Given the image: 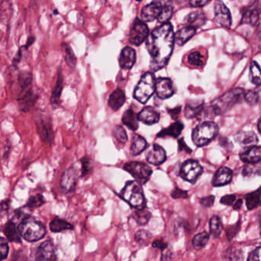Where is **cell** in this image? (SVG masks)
<instances>
[{
  "label": "cell",
  "mask_w": 261,
  "mask_h": 261,
  "mask_svg": "<svg viewBox=\"0 0 261 261\" xmlns=\"http://www.w3.org/2000/svg\"><path fill=\"white\" fill-rule=\"evenodd\" d=\"M244 99L248 104L255 106L258 103L259 95L255 91H249L244 95Z\"/></svg>",
  "instance_id": "45"
},
{
  "label": "cell",
  "mask_w": 261,
  "mask_h": 261,
  "mask_svg": "<svg viewBox=\"0 0 261 261\" xmlns=\"http://www.w3.org/2000/svg\"><path fill=\"white\" fill-rule=\"evenodd\" d=\"M261 12L258 10V8L253 6L248 7L243 11L242 19L241 23L248 24V25H255L259 20Z\"/></svg>",
  "instance_id": "23"
},
{
  "label": "cell",
  "mask_w": 261,
  "mask_h": 261,
  "mask_svg": "<svg viewBox=\"0 0 261 261\" xmlns=\"http://www.w3.org/2000/svg\"><path fill=\"white\" fill-rule=\"evenodd\" d=\"M258 35H259L260 38L261 39V23L258 26Z\"/></svg>",
  "instance_id": "62"
},
{
  "label": "cell",
  "mask_w": 261,
  "mask_h": 261,
  "mask_svg": "<svg viewBox=\"0 0 261 261\" xmlns=\"http://www.w3.org/2000/svg\"><path fill=\"white\" fill-rule=\"evenodd\" d=\"M234 140L245 148L256 146L258 143V136L253 131L239 132L234 135Z\"/></svg>",
  "instance_id": "19"
},
{
  "label": "cell",
  "mask_w": 261,
  "mask_h": 261,
  "mask_svg": "<svg viewBox=\"0 0 261 261\" xmlns=\"http://www.w3.org/2000/svg\"><path fill=\"white\" fill-rule=\"evenodd\" d=\"M137 1H139V2H140V1H142V0H137Z\"/></svg>",
  "instance_id": "63"
},
{
  "label": "cell",
  "mask_w": 261,
  "mask_h": 261,
  "mask_svg": "<svg viewBox=\"0 0 261 261\" xmlns=\"http://www.w3.org/2000/svg\"><path fill=\"white\" fill-rule=\"evenodd\" d=\"M120 196L134 209H143L146 208L147 202L143 188L141 184L137 181L126 182L124 188L120 192Z\"/></svg>",
  "instance_id": "2"
},
{
  "label": "cell",
  "mask_w": 261,
  "mask_h": 261,
  "mask_svg": "<svg viewBox=\"0 0 261 261\" xmlns=\"http://www.w3.org/2000/svg\"><path fill=\"white\" fill-rule=\"evenodd\" d=\"M3 232L10 242L21 243V234L13 221H8L3 227Z\"/></svg>",
  "instance_id": "29"
},
{
  "label": "cell",
  "mask_w": 261,
  "mask_h": 261,
  "mask_svg": "<svg viewBox=\"0 0 261 261\" xmlns=\"http://www.w3.org/2000/svg\"><path fill=\"white\" fill-rule=\"evenodd\" d=\"M166 159V154L162 147L158 144H154L147 154V160L149 163L154 165H159Z\"/></svg>",
  "instance_id": "15"
},
{
  "label": "cell",
  "mask_w": 261,
  "mask_h": 261,
  "mask_svg": "<svg viewBox=\"0 0 261 261\" xmlns=\"http://www.w3.org/2000/svg\"><path fill=\"white\" fill-rule=\"evenodd\" d=\"M151 237V234L148 231L144 230H140L135 234V239L137 241H143L144 240L148 239Z\"/></svg>",
  "instance_id": "51"
},
{
  "label": "cell",
  "mask_w": 261,
  "mask_h": 261,
  "mask_svg": "<svg viewBox=\"0 0 261 261\" xmlns=\"http://www.w3.org/2000/svg\"><path fill=\"white\" fill-rule=\"evenodd\" d=\"M61 48H62L63 54H64V57L67 65L71 68H74L77 64V58H76L75 54L72 49L70 47L69 45L66 44V43H63Z\"/></svg>",
  "instance_id": "36"
},
{
  "label": "cell",
  "mask_w": 261,
  "mask_h": 261,
  "mask_svg": "<svg viewBox=\"0 0 261 261\" xmlns=\"http://www.w3.org/2000/svg\"><path fill=\"white\" fill-rule=\"evenodd\" d=\"M207 21L206 15L202 12H193L187 15L185 22L187 24V26L197 29L202 27L206 24Z\"/></svg>",
  "instance_id": "25"
},
{
  "label": "cell",
  "mask_w": 261,
  "mask_h": 261,
  "mask_svg": "<svg viewBox=\"0 0 261 261\" xmlns=\"http://www.w3.org/2000/svg\"><path fill=\"white\" fill-rule=\"evenodd\" d=\"M203 172L202 165L196 160L189 159L182 164L180 169V176L184 180L196 183Z\"/></svg>",
  "instance_id": "9"
},
{
  "label": "cell",
  "mask_w": 261,
  "mask_h": 261,
  "mask_svg": "<svg viewBox=\"0 0 261 261\" xmlns=\"http://www.w3.org/2000/svg\"><path fill=\"white\" fill-rule=\"evenodd\" d=\"M140 121L147 125H153L158 123L160 115L158 112L152 106H146L143 108L138 114Z\"/></svg>",
  "instance_id": "21"
},
{
  "label": "cell",
  "mask_w": 261,
  "mask_h": 261,
  "mask_svg": "<svg viewBox=\"0 0 261 261\" xmlns=\"http://www.w3.org/2000/svg\"><path fill=\"white\" fill-rule=\"evenodd\" d=\"M113 135L114 138L122 144H125L128 140V137L126 134V130H124L123 126H120V125L115 126L113 130Z\"/></svg>",
  "instance_id": "42"
},
{
  "label": "cell",
  "mask_w": 261,
  "mask_h": 261,
  "mask_svg": "<svg viewBox=\"0 0 261 261\" xmlns=\"http://www.w3.org/2000/svg\"><path fill=\"white\" fill-rule=\"evenodd\" d=\"M153 247H154V248H158V249L162 250V251H164V250L166 249L167 244L166 243L164 242L162 240H156V241H154V243H153Z\"/></svg>",
  "instance_id": "55"
},
{
  "label": "cell",
  "mask_w": 261,
  "mask_h": 261,
  "mask_svg": "<svg viewBox=\"0 0 261 261\" xmlns=\"http://www.w3.org/2000/svg\"><path fill=\"white\" fill-rule=\"evenodd\" d=\"M149 35V29L145 22L140 19H135L129 34L130 43L133 46H140L147 40Z\"/></svg>",
  "instance_id": "8"
},
{
  "label": "cell",
  "mask_w": 261,
  "mask_h": 261,
  "mask_svg": "<svg viewBox=\"0 0 261 261\" xmlns=\"http://www.w3.org/2000/svg\"><path fill=\"white\" fill-rule=\"evenodd\" d=\"M171 196L175 199H185L189 197L188 192L186 191L182 190V189H179V188H175L172 191V193H171Z\"/></svg>",
  "instance_id": "49"
},
{
  "label": "cell",
  "mask_w": 261,
  "mask_h": 261,
  "mask_svg": "<svg viewBox=\"0 0 261 261\" xmlns=\"http://www.w3.org/2000/svg\"><path fill=\"white\" fill-rule=\"evenodd\" d=\"M240 227H241V225H240V223H238V224H236L234 225L230 226V227H227V231H226L227 239H232L234 236H235V234H237V233L239 231Z\"/></svg>",
  "instance_id": "48"
},
{
  "label": "cell",
  "mask_w": 261,
  "mask_h": 261,
  "mask_svg": "<svg viewBox=\"0 0 261 261\" xmlns=\"http://www.w3.org/2000/svg\"><path fill=\"white\" fill-rule=\"evenodd\" d=\"M157 80L152 72H147L142 76L135 89L133 97L141 104H146L156 91Z\"/></svg>",
  "instance_id": "5"
},
{
  "label": "cell",
  "mask_w": 261,
  "mask_h": 261,
  "mask_svg": "<svg viewBox=\"0 0 261 261\" xmlns=\"http://www.w3.org/2000/svg\"><path fill=\"white\" fill-rule=\"evenodd\" d=\"M78 174L74 166L67 168L61 176L60 186L64 192H71L75 189L78 183Z\"/></svg>",
  "instance_id": "11"
},
{
  "label": "cell",
  "mask_w": 261,
  "mask_h": 261,
  "mask_svg": "<svg viewBox=\"0 0 261 261\" xmlns=\"http://www.w3.org/2000/svg\"><path fill=\"white\" fill-rule=\"evenodd\" d=\"M72 224L69 222L62 220V219L56 218L53 219L50 223V229L52 232H61V231H67V230L73 229Z\"/></svg>",
  "instance_id": "34"
},
{
  "label": "cell",
  "mask_w": 261,
  "mask_h": 261,
  "mask_svg": "<svg viewBox=\"0 0 261 261\" xmlns=\"http://www.w3.org/2000/svg\"><path fill=\"white\" fill-rule=\"evenodd\" d=\"M242 199H238V200L236 201L235 203H234V206H233V209H234V210H239V209H241V206H242Z\"/></svg>",
  "instance_id": "58"
},
{
  "label": "cell",
  "mask_w": 261,
  "mask_h": 261,
  "mask_svg": "<svg viewBox=\"0 0 261 261\" xmlns=\"http://www.w3.org/2000/svg\"><path fill=\"white\" fill-rule=\"evenodd\" d=\"M8 206H9V201L7 200L2 202V205H1V210H2V212L4 210H6L8 209Z\"/></svg>",
  "instance_id": "59"
},
{
  "label": "cell",
  "mask_w": 261,
  "mask_h": 261,
  "mask_svg": "<svg viewBox=\"0 0 261 261\" xmlns=\"http://www.w3.org/2000/svg\"><path fill=\"white\" fill-rule=\"evenodd\" d=\"M236 200L235 195H227V196H223L221 199V204L224 206H231L234 204Z\"/></svg>",
  "instance_id": "52"
},
{
  "label": "cell",
  "mask_w": 261,
  "mask_h": 261,
  "mask_svg": "<svg viewBox=\"0 0 261 261\" xmlns=\"http://www.w3.org/2000/svg\"><path fill=\"white\" fill-rule=\"evenodd\" d=\"M233 172L231 168L221 167L216 172L213 178L212 184L215 187H220L227 185L232 179Z\"/></svg>",
  "instance_id": "20"
},
{
  "label": "cell",
  "mask_w": 261,
  "mask_h": 261,
  "mask_svg": "<svg viewBox=\"0 0 261 261\" xmlns=\"http://www.w3.org/2000/svg\"><path fill=\"white\" fill-rule=\"evenodd\" d=\"M209 227H210V234L214 238H218L223 231L222 222L220 217L217 216H213L209 222Z\"/></svg>",
  "instance_id": "37"
},
{
  "label": "cell",
  "mask_w": 261,
  "mask_h": 261,
  "mask_svg": "<svg viewBox=\"0 0 261 261\" xmlns=\"http://www.w3.org/2000/svg\"><path fill=\"white\" fill-rule=\"evenodd\" d=\"M244 95L245 94H244V89L235 88V89L227 91L222 96L213 101L211 105L214 106L217 114H221L231 109L236 104L239 103L243 98H244Z\"/></svg>",
  "instance_id": "6"
},
{
  "label": "cell",
  "mask_w": 261,
  "mask_h": 261,
  "mask_svg": "<svg viewBox=\"0 0 261 261\" xmlns=\"http://www.w3.org/2000/svg\"><path fill=\"white\" fill-rule=\"evenodd\" d=\"M162 11V3L159 0H155L154 2L143 7L140 14L141 19L144 22H152L158 19Z\"/></svg>",
  "instance_id": "12"
},
{
  "label": "cell",
  "mask_w": 261,
  "mask_h": 261,
  "mask_svg": "<svg viewBox=\"0 0 261 261\" xmlns=\"http://www.w3.org/2000/svg\"><path fill=\"white\" fill-rule=\"evenodd\" d=\"M147 142L145 139L141 137L140 135L135 134L132 140L130 151L133 156L140 155L144 150L147 149Z\"/></svg>",
  "instance_id": "31"
},
{
  "label": "cell",
  "mask_w": 261,
  "mask_h": 261,
  "mask_svg": "<svg viewBox=\"0 0 261 261\" xmlns=\"http://www.w3.org/2000/svg\"><path fill=\"white\" fill-rule=\"evenodd\" d=\"M183 124L181 122L176 121L172 123L168 128L163 129L157 134V137L165 138V137H170L177 138L182 133L183 130Z\"/></svg>",
  "instance_id": "26"
},
{
  "label": "cell",
  "mask_w": 261,
  "mask_h": 261,
  "mask_svg": "<svg viewBox=\"0 0 261 261\" xmlns=\"http://www.w3.org/2000/svg\"><path fill=\"white\" fill-rule=\"evenodd\" d=\"M196 29L190 26L182 28L175 35V42L179 46H183L196 34Z\"/></svg>",
  "instance_id": "28"
},
{
  "label": "cell",
  "mask_w": 261,
  "mask_h": 261,
  "mask_svg": "<svg viewBox=\"0 0 261 261\" xmlns=\"http://www.w3.org/2000/svg\"><path fill=\"white\" fill-rule=\"evenodd\" d=\"M138 114L132 109H128L126 110L124 114L122 117V122L125 126H127L130 130H137L139 128V122H140Z\"/></svg>",
  "instance_id": "27"
},
{
  "label": "cell",
  "mask_w": 261,
  "mask_h": 261,
  "mask_svg": "<svg viewBox=\"0 0 261 261\" xmlns=\"http://www.w3.org/2000/svg\"><path fill=\"white\" fill-rule=\"evenodd\" d=\"M258 131H259V133L261 134V119L259 120V122H258Z\"/></svg>",
  "instance_id": "61"
},
{
  "label": "cell",
  "mask_w": 261,
  "mask_h": 261,
  "mask_svg": "<svg viewBox=\"0 0 261 261\" xmlns=\"http://www.w3.org/2000/svg\"><path fill=\"white\" fill-rule=\"evenodd\" d=\"M81 162V176L89 175L93 170V161L89 157H84L80 160Z\"/></svg>",
  "instance_id": "43"
},
{
  "label": "cell",
  "mask_w": 261,
  "mask_h": 261,
  "mask_svg": "<svg viewBox=\"0 0 261 261\" xmlns=\"http://www.w3.org/2000/svg\"><path fill=\"white\" fill-rule=\"evenodd\" d=\"M205 105L203 101H192L185 106V115L188 119L198 117L204 109Z\"/></svg>",
  "instance_id": "24"
},
{
  "label": "cell",
  "mask_w": 261,
  "mask_h": 261,
  "mask_svg": "<svg viewBox=\"0 0 261 261\" xmlns=\"http://www.w3.org/2000/svg\"><path fill=\"white\" fill-rule=\"evenodd\" d=\"M21 237L29 242H35L44 238L46 234L45 226L30 216H26L18 227Z\"/></svg>",
  "instance_id": "3"
},
{
  "label": "cell",
  "mask_w": 261,
  "mask_h": 261,
  "mask_svg": "<svg viewBox=\"0 0 261 261\" xmlns=\"http://www.w3.org/2000/svg\"><path fill=\"white\" fill-rule=\"evenodd\" d=\"M248 260V261H261V247L257 248V249H255V251H253L250 254Z\"/></svg>",
  "instance_id": "53"
},
{
  "label": "cell",
  "mask_w": 261,
  "mask_h": 261,
  "mask_svg": "<svg viewBox=\"0 0 261 261\" xmlns=\"http://www.w3.org/2000/svg\"><path fill=\"white\" fill-rule=\"evenodd\" d=\"M136 59H137V56H136V52L134 49L127 46L121 51L120 57H119V64L122 69H131L136 62Z\"/></svg>",
  "instance_id": "16"
},
{
  "label": "cell",
  "mask_w": 261,
  "mask_h": 261,
  "mask_svg": "<svg viewBox=\"0 0 261 261\" xmlns=\"http://www.w3.org/2000/svg\"><path fill=\"white\" fill-rule=\"evenodd\" d=\"M245 200H246L247 208L249 210L256 209L259 205H261V187L255 192L248 194L245 196Z\"/></svg>",
  "instance_id": "33"
},
{
  "label": "cell",
  "mask_w": 261,
  "mask_h": 261,
  "mask_svg": "<svg viewBox=\"0 0 261 261\" xmlns=\"http://www.w3.org/2000/svg\"><path fill=\"white\" fill-rule=\"evenodd\" d=\"M125 101H126L125 93L123 92V90L118 88L115 90L109 96L108 99V105L113 110L116 111L124 104Z\"/></svg>",
  "instance_id": "22"
},
{
  "label": "cell",
  "mask_w": 261,
  "mask_h": 261,
  "mask_svg": "<svg viewBox=\"0 0 261 261\" xmlns=\"http://www.w3.org/2000/svg\"><path fill=\"white\" fill-rule=\"evenodd\" d=\"M218 126L212 121H206L199 125L192 132V140L196 147H204L217 136Z\"/></svg>",
  "instance_id": "4"
},
{
  "label": "cell",
  "mask_w": 261,
  "mask_h": 261,
  "mask_svg": "<svg viewBox=\"0 0 261 261\" xmlns=\"http://www.w3.org/2000/svg\"><path fill=\"white\" fill-rule=\"evenodd\" d=\"M133 218L138 225H145L151 218V213L147 209H137L133 213Z\"/></svg>",
  "instance_id": "35"
},
{
  "label": "cell",
  "mask_w": 261,
  "mask_h": 261,
  "mask_svg": "<svg viewBox=\"0 0 261 261\" xmlns=\"http://www.w3.org/2000/svg\"><path fill=\"white\" fill-rule=\"evenodd\" d=\"M45 200L44 197L42 195H35V196H31L28 201L26 207L29 209H36V208L41 207L42 205H44Z\"/></svg>",
  "instance_id": "44"
},
{
  "label": "cell",
  "mask_w": 261,
  "mask_h": 261,
  "mask_svg": "<svg viewBox=\"0 0 261 261\" xmlns=\"http://www.w3.org/2000/svg\"><path fill=\"white\" fill-rule=\"evenodd\" d=\"M200 204L202 206H204L206 208H210L214 205V196H209L207 197L202 198L199 200Z\"/></svg>",
  "instance_id": "50"
},
{
  "label": "cell",
  "mask_w": 261,
  "mask_h": 261,
  "mask_svg": "<svg viewBox=\"0 0 261 261\" xmlns=\"http://www.w3.org/2000/svg\"><path fill=\"white\" fill-rule=\"evenodd\" d=\"M209 241V234L206 231H203V232L196 234L192 240V245L195 249L199 251V250L203 249L207 245Z\"/></svg>",
  "instance_id": "38"
},
{
  "label": "cell",
  "mask_w": 261,
  "mask_h": 261,
  "mask_svg": "<svg viewBox=\"0 0 261 261\" xmlns=\"http://www.w3.org/2000/svg\"><path fill=\"white\" fill-rule=\"evenodd\" d=\"M214 12L216 23L221 27L229 29L231 25V12L220 0H217L214 3Z\"/></svg>",
  "instance_id": "10"
},
{
  "label": "cell",
  "mask_w": 261,
  "mask_h": 261,
  "mask_svg": "<svg viewBox=\"0 0 261 261\" xmlns=\"http://www.w3.org/2000/svg\"><path fill=\"white\" fill-rule=\"evenodd\" d=\"M189 64L192 66H201L202 65V57L200 53L198 52L191 53L188 57Z\"/></svg>",
  "instance_id": "46"
},
{
  "label": "cell",
  "mask_w": 261,
  "mask_h": 261,
  "mask_svg": "<svg viewBox=\"0 0 261 261\" xmlns=\"http://www.w3.org/2000/svg\"><path fill=\"white\" fill-rule=\"evenodd\" d=\"M160 2L162 3V13L158 17V22L161 23H165L168 22V20L170 19L173 12V7L172 5V1L171 0H159Z\"/></svg>",
  "instance_id": "32"
},
{
  "label": "cell",
  "mask_w": 261,
  "mask_h": 261,
  "mask_svg": "<svg viewBox=\"0 0 261 261\" xmlns=\"http://www.w3.org/2000/svg\"><path fill=\"white\" fill-rule=\"evenodd\" d=\"M175 33L169 22L162 23L149 35L147 49L150 53V68L157 71L168 64L175 44Z\"/></svg>",
  "instance_id": "1"
},
{
  "label": "cell",
  "mask_w": 261,
  "mask_h": 261,
  "mask_svg": "<svg viewBox=\"0 0 261 261\" xmlns=\"http://www.w3.org/2000/svg\"><path fill=\"white\" fill-rule=\"evenodd\" d=\"M174 88L172 81L166 78H160L157 81L156 93L158 98L162 100L171 98L174 95Z\"/></svg>",
  "instance_id": "13"
},
{
  "label": "cell",
  "mask_w": 261,
  "mask_h": 261,
  "mask_svg": "<svg viewBox=\"0 0 261 261\" xmlns=\"http://www.w3.org/2000/svg\"><path fill=\"white\" fill-rule=\"evenodd\" d=\"M250 71H251V79L253 84L257 86L261 85V70L257 62L255 61L251 62Z\"/></svg>",
  "instance_id": "40"
},
{
  "label": "cell",
  "mask_w": 261,
  "mask_h": 261,
  "mask_svg": "<svg viewBox=\"0 0 261 261\" xmlns=\"http://www.w3.org/2000/svg\"><path fill=\"white\" fill-rule=\"evenodd\" d=\"M124 170L129 172L135 180L144 185L150 180L153 171L147 164L140 162H126L123 166Z\"/></svg>",
  "instance_id": "7"
},
{
  "label": "cell",
  "mask_w": 261,
  "mask_h": 261,
  "mask_svg": "<svg viewBox=\"0 0 261 261\" xmlns=\"http://www.w3.org/2000/svg\"><path fill=\"white\" fill-rule=\"evenodd\" d=\"M8 251H9V248H8V242L4 238H1L0 240V253H1V261H4L8 257Z\"/></svg>",
  "instance_id": "47"
},
{
  "label": "cell",
  "mask_w": 261,
  "mask_h": 261,
  "mask_svg": "<svg viewBox=\"0 0 261 261\" xmlns=\"http://www.w3.org/2000/svg\"><path fill=\"white\" fill-rule=\"evenodd\" d=\"M63 89V77L62 74H59L56 81L55 86L53 90L52 95L51 98V102L54 105H57L60 101L61 92Z\"/></svg>",
  "instance_id": "39"
},
{
  "label": "cell",
  "mask_w": 261,
  "mask_h": 261,
  "mask_svg": "<svg viewBox=\"0 0 261 261\" xmlns=\"http://www.w3.org/2000/svg\"><path fill=\"white\" fill-rule=\"evenodd\" d=\"M181 106H177V107L173 108V109H168V113L170 115L171 117L173 120H177V118L179 117V113L181 112Z\"/></svg>",
  "instance_id": "54"
},
{
  "label": "cell",
  "mask_w": 261,
  "mask_h": 261,
  "mask_svg": "<svg viewBox=\"0 0 261 261\" xmlns=\"http://www.w3.org/2000/svg\"><path fill=\"white\" fill-rule=\"evenodd\" d=\"M34 41H35V39H34L33 37L29 38V41H28L27 42V46H26V47H29V46H32V43H33Z\"/></svg>",
  "instance_id": "60"
},
{
  "label": "cell",
  "mask_w": 261,
  "mask_h": 261,
  "mask_svg": "<svg viewBox=\"0 0 261 261\" xmlns=\"http://www.w3.org/2000/svg\"><path fill=\"white\" fill-rule=\"evenodd\" d=\"M261 173V165L259 162L257 163H247L243 169V175L244 176H251V175H258Z\"/></svg>",
  "instance_id": "41"
},
{
  "label": "cell",
  "mask_w": 261,
  "mask_h": 261,
  "mask_svg": "<svg viewBox=\"0 0 261 261\" xmlns=\"http://www.w3.org/2000/svg\"><path fill=\"white\" fill-rule=\"evenodd\" d=\"M56 259L54 244L49 241L42 243L36 251V261H55Z\"/></svg>",
  "instance_id": "14"
},
{
  "label": "cell",
  "mask_w": 261,
  "mask_h": 261,
  "mask_svg": "<svg viewBox=\"0 0 261 261\" xmlns=\"http://www.w3.org/2000/svg\"><path fill=\"white\" fill-rule=\"evenodd\" d=\"M19 103H20L21 109L23 111H27L28 109H30L35 101H36V96L34 95L31 89H26L22 91V96L19 98Z\"/></svg>",
  "instance_id": "30"
},
{
  "label": "cell",
  "mask_w": 261,
  "mask_h": 261,
  "mask_svg": "<svg viewBox=\"0 0 261 261\" xmlns=\"http://www.w3.org/2000/svg\"><path fill=\"white\" fill-rule=\"evenodd\" d=\"M36 124H37L38 132L42 141L47 143H52L54 137V133L50 122L46 120V118L41 117L40 119H38V121L36 120Z\"/></svg>",
  "instance_id": "17"
},
{
  "label": "cell",
  "mask_w": 261,
  "mask_h": 261,
  "mask_svg": "<svg viewBox=\"0 0 261 261\" xmlns=\"http://www.w3.org/2000/svg\"><path fill=\"white\" fill-rule=\"evenodd\" d=\"M179 151L186 152L188 154H191V153H192V150H191V149L185 144V143L184 142V140L182 138L179 140Z\"/></svg>",
  "instance_id": "57"
},
{
  "label": "cell",
  "mask_w": 261,
  "mask_h": 261,
  "mask_svg": "<svg viewBox=\"0 0 261 261\" xmlns=\"http://www.w3.org/2000/svg\"><path fill=\"white\" fill-rule=\"evenodd\" d=\"M240 158L245 163H257L261 160V147H248L240 154Z\"/></svg>",
  "instance_id": "18"
},
{
  "label": "cell",
  "mask_w": 261,
  "mask_h": 261,
  "mask_svg": "<svg viewBox=\"0 0 261 261\" xmlns=\"http://www.w3.org/2000/svg\"><path fill=\"white\" fill-rule=\"evenodd\" d=\"M210 1V0H190V5L192 7H202L209 3Z\"/></svg>",
  "instance_id": "56"
}]
</instances>
